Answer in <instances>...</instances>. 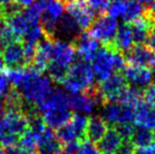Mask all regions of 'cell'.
<instances>
[{
	"mask_svg": "<svg viewBox=\"0 0 155 154\" xmlns=\"http://www.w3.org/2000/svg\"><path fill=\"white\" fill-rule=\"evenodd\" d=\"M1 58L3 64H5L11 69L20 68L21 66L25 64V47L20 41H13L2 49Z\"/></svg>",
	"mask_w": 155,
	"mask_h": 154,
	"instance_id": "cell-16",
	"label": "cell"
},
{
	"mask_svg": "<svg viewBox=\"0 0 155 154\" xmlns=\"http://www.w3.org/2000/svg\"><path fill=\"white\" fill-rule=\"evenodd\" d=\"M138 128L155 130V108L149 103L140 101L134 108V120Z\"/></svg>",
	"mask_w": 155,
	"mask_h": 154,
	"instance_id": "cell-19",
	"label": "cell"
},
{
	"mask_svg": "<svg viewBox=\"0 0 155 154\" xmlns=\"http://www.w3.org/2000/svg\"><path fill=\"white\" fill-rule=\"evenodd\" d=\"M89 118L82 114H73L67 125L59 128L56 134L58 142L65 147L77 145L87 139V127Z\"/></svg>",
	"mask_w": 155,
	"mask_h": 154,
	"instance_id": "cell-4",
	"label": "cell"
},
{
	"mask_svg": "<svg viewBox=\"0 0 155 154\" xmlns=\"http://www.w3.org/2000/svg\"><path fill=\"white\" fill-rule=\"evenodd\" d=\"M13 3H15V0H0V8H4Z\"/></svg>",
	"mask_w": 155,
	"mask_h": 154,
	"instance_id": "cell-41",
	"label": "cell"
},
{
	"mask_svg": "<svg viewBox=\"0 0 155 154\" xmlns=\"http://www.w3.org/2000/svg\"><path fill=\"white\" fill-rule=\"evenodd\" d=\"M59 154H72V153H70L69 151H63V152L61 151V152H60Z\"/></svg>",
	"mask_w": 155,
	"mask_h": 154,
	"instance_id": "cell-44",
	"label": "cell"
},
{
	"mask_svg": "<svg viewBox=\"0 0 155 154\" xmlns=\"http://www.w3.org/2000/svg\"><path fill=\"white\" fill-rule=\"evenodd\" d=\"M43 36L45 35L40 23H31V25H30L29 30H28L27 34H25L23 39H25V42L37 45L41 41Z\"/></svg>",
	"mask_w": 155,
	"mask_h": 154,
	"instance_id": "cell-27",
	"label": "cell"
},
{
	"mask_svg": "<svg viewBox=\"0 0 155 154\" xmlns=\"http://www.w3.org/2000/svg\"><path fill=\"white\" fill-rule=\"evenodd\" d=\"M57 31H59L60 33L65 36H74V37H76L81 30L79 29L77 23L74 21V19L70 15L65 14L63 15L59 25H58L56 32Z\"/></svg>",
	"mask_w": 155,
	"mask_h": 154,
	"instance_id": "cell-26",
	"label": "cell"
},
{
	"mask_svg": "<svg viewBox=\"0 0 155 154\" xmlns=\"http://www.w3.org/2000/svg\"><path fill=\"white\" fill-rule=\"evenodd\" d=\"M148 47L155 53V28L153 29V31H152L149 39H148Z\"/></svg>",
	"mask_w": 155,
	"mask_h": 154,
	"instance_id": "cell-38",
	"label": "cell"
},
{
	"mask_svg": "<svg viewBox=\"0 0 155 154\" xmlns=\"http://www.w3.org/2000/svg\"><path fill=\"white\" fill-rule=\"evenodd\" d=\"M70 108L78 114H91L97 107L99 103H104L99 89L95 87L89 90L88 92L78 93V94H72L69 97Z\"/></svg>",
	"mask_w": 155,
	"mask_h": 154,
	"instance_id": "cell-7",
	"label": "cell"
},
{
	"mask_svg": "<svg viewBox=\"0 0 155 154\" xmlns=\"http://www.w3.org/2000/svg\"><path fill=\"white\" fill-rule=\"evenodd\" d=\"M5 154H31V153L28 152L27 150H25L22 147L15 145V146L10 147V148L6 149Z\"/></svg>",
	"mask_w": 155,
	"mask_h": 154,
	"instance_id": "cell-37",
	"label": "cell"
},
{
	"mask_svg": "<svg viewBox=\"0 0 155 154\" xmlns=\"http://www.w3.org/2000/svg\"><path fill=\"white\" fill-rule=\"evenodd\" d=\"M2 68H3V60H2L1 56H0V71H1Z\"/></svg>",
	"mask_w": 155,
	"mask_h": 154,
	"instance_id": "cell-43",
	"label": "cell"
},
{
	"mask_svg": "<svg viewBox=\"0 0 155 154\" xmlns=\"http://www.w3.org/2000/svg\"><path fill=\"white\" fill-rule=\"evenodd\" d=\"M36 0H15L18 6H23V8H29L31 6Z\"/></svg>",
	"mask_w": 155,
	"mask_h": 154,
	"instance_id": "cell-39",
	"label": "cell"
},
{
	"mask_svg": "<svg viewBox=\"0 0 155 154\" xmlns=\"http://www.w3.org/2000/svg\"><path fill=\"white\" fill-rule=\"evenodd\" d=\"M126 68L124 56L109 45H104L95 54L92 62L94 76L100 82L114 73H120Z\"/></svg>",
	"mask_w": 155,
	"mask_h": 154,
	"instance_id": "cell-2",
	"label": "cell"
},
{
	"mask_svg": "<svg viewBox=\"0 0 155 154\" xmlns=\"http://www.w3.org/2000/svg\"><path fill=\"white\" fill-rule=\"evenodd\" d=\"M42 6L40 25L47 38H52L64 15L63 3L60 0H38Z\"/></svg>",
	"mask_w": 155,
	"mask_h": 154,
	"instance_id": "cell-5",
	"label": "cell"
},
{
	"mask_svg": "<svg viewBox=\"0 0 155 154\" xmlns=\"http://www.w3.org/2000/svg\"><path fill=\"white\" fill-rule=\"evenodd\" d=\"M3 18L13 31L15 37L17 39L25 38L31 23L25 18V14L19 11V8L3 13Z\"/></svg>",
	"mask_w": 155,
	"mask_h": 154,
	"instance_id": "cell-17",
	"label": "cell"
},
{
	"mask_svg": "<svg viewBox=\"0 0 155 154\" xmlns=\"http://www.w3.org/2000/svg\"><path fill=\"white\" fill-rule=\"evenodd\" d=\"M135 153H136V148L132 144V142L131 140H124L117 154H135Z\"/></svg>",
	"mask_w": 155,
	"mask_h": 154,
	"instance_id": "cell-36",
	"label": "cell"
},
{
	"mask_svg": "<svg viewBox=\"0 0 155 154\" xmlns=\"http://www.w3.org/2000/svg\"><path fill=\"white\" fill-rule=\"evenodd\" d=\"M108 131V123L102 117L93 116L89 118L88 127H87V139L89 142L96 144L99 143Z\"/></svg>",
	"mask_w": 155,
	"mask_h": 154,
	"instance_id": "cell-22",
	"label": "cell"
},
{
	"mask_svg": "<svg viewBox=\"0 0 155 154\" xmlns=\"http://www.w3.org/2000/svg\"><path fill=\"white\" fill-rule=\"evenodd\" d=\"M117 129V131L119 132L120 136L123 137L124 140H131L133 134L135 132V129L131 123H128V125H121V126H117L115 127Z\"/></svg>",
	"mask_w": 155,
	"mask_h": 154,
	"instance_id": "cell-34",
	"label": "cell"
},
{
	"mask_svg": "<svg viewBox=\"0 0 155 154\" xmlns=\"http://www.w3.org/2000/svg\"><path fill=\"white\" fill-rule=\"evenodd\" d=\"M131 142L136 149L145 148V147L154 144V134L150 130L139 128V129L135 130L134 134L131 138Z\"/></svg>",
	"mask_w": 155,
	"mask_h": 154,
	"instance_id": "cell-25",
	"label": "cell"
},
{
	"mask_svg": "<svg viewBox=\"0 0 155 154\" xmlns=\"http://www.w3.org/2000/svg\"><path fill=\"white\" fill-rule=\"evenodd\" d=\"M143 97L146 103L155 108V81L151 82L143 93Z\"/></svg>",
	"mask_w": 155,
	"mask_h": 154,
	"instance_id": "cell-33",
	"label": "cell"
},
{
	"mask_svg": "<svg viewBox=\"0 0 155 154\" xmlns=\"http://www.w3.org/2000/svg\"><path fill=\"white\" fill-rule=\"evenodd\" d=\"M141 98H143V93L138 89L135 87H126L115 98L114 103H118L134 109L141 101Z\"/></svg>",
	"mask_w": 155,
	"mask_h": 154,
	"instance_id": "cell-23",
	"label": "cell"
},
{
	"mask_svg": "<svg viewBox=\"0 0 155 154\" xmlns=\"http://www.w3.org/2000/svg\"><path fill=\"white\" fill-rule=\"evenodd\" d=\"M147 11H148V14H149V16L151 17V19L155 22V1L153 2V4H152V5L150 6Z\"/></svg>",
	"mask_w": 155,
	"mask_h": 154,
	"instance_id": "cell-40",
	"label": "cell"
},
{
	"mask_svg": "<svg viewBox=\"0 0 155 154\" xmlns=\"http://www.w3.org/2000/svg\"><path fill=\"white\" fill-rule=\"evenodd\" d=\"M126 8H127V0H113V2L110 4V6L108 8L109 16H111L114 19L118 18V17L123 18Z\"/></svg>",
	"mask_w": 155,
	"mask_h": 154,
	"instance_id": "cell-31",
	"label": "cell"
},
{
	"mask_svg": "<svg viewBox=\"0 0 155 154\" xmlns=\"http://www.w3.org/2000/svg\"><path fill=\"white\" fill-rule=\"evenodd\" d=\"M15 40H18V39L15 37L14 33L6 23L5 19L3 17L0 18V49L2 50L5 45Z\"/></svg>",
	"mask_w": 155,
	"mask_h": 154,
	"instance_id": "cell-28",
	"label": "cell"
},
{
	"mask_svg": "<svg viewBox=\"0 0 155 154\" xmlns=\"http://www.w3.org/2000/svg\"><path fill=\"white\" fill-rule=\"evenodd\" d=\"M134 45L135 44L134 40H133V35L130 25L124 23L120 28H118L114 40L109 47H111L112 49H114L115 51L119 52V53H127Z\"/></svg>",
	"mask_w": 155,
	"mask_h": 154,
	"instance_id": "cell-21",
	"label": "cell"
},
{
	"mask_svg": "<svg viewBox=\"0 0 155 154\" xmlns=\"http://www.w3.org/2000/svg\"><path fill=\"white\" fill-rule=\"evenodd\" d=\"M124 139L115 127L108 129L102 139L98 143V149L101 154H117Z\"/></svg>",
	"mask_w": 155,
	"mask_h": 154,
	"instance_id": "cell-20",
	"label": "cell"
},
{
	"mask_svg": "<svg viewBox=\"0 0 155 154\" xmlns=\"http://www.w3.org/2000/svg\"><path fill=\"white\" fill-rule=\"evenodd\" d=\"M73 45L81 60L89 62L93 60L95 54L99 50V42L89 32H81L74 38Z\"/></svg>",
	"mask_w": 155,
	"mask_h": 154,
	"instance_id": "cell-13",
	"label": "cell"
},
{
	"mask_svg": "<svg viewBox=\"0 0 155 154\" xmlns=\"http://www.w3.org/2000/svg\"><path fill=\"white\" fill-rule=\"evenodd\" d=\"M127 87V81L121 73H114L100 82L99 92L106 101H114L118 94Z\"/></svg>",
	"mask_w": 155,
	"mask_h": 154,
	"instance_id": "cell-14",
	"label": "cell"
},
{
	"mask_svg": "<svg viewBox=\"0 0 155 154\" xmlns=\"http://www.w3.org/2000/svg\"><path fill=\"white\" fill-rule=\"evenodd\" d=\"M10 84L18 89L22 99L38 106L53 91L52 80L34 68H14L6 72Z\"/></svg>",
	"mask_w": 155,
	"mask_h": 154,
	"instance_id": "cell-1",
	"label": "cell"
},
{
	"mask_svg": "<svg viewBox=\"0 0 155 154\" xmlns=\"http://www.w3.org/2000/svg\"><path fill=\"white\" fill-rule=\"evenodd\" d=\"M6 133L20 137L30 126L29 115L21 110H4L0 115Z\"/></svg>",
	"mask_w": 155,
	"mask_h": 154,
	"instance_id": "cell-9",
	"label": "cell"
},
{
	"mask_svg": "<svg viewBox=\"0 0 155 154\" xmlns=\"http://www.w3.org/2000/svg\"><path fill=\"white\" fill-rule=\"evenodd\" d=\"M118 30L116 19L107 15H100L92 22L89 33L98 42H102L104 45H110L113 42Z\"/></svg>",
	"mask_w": 155,
	"mask_h": 154,
	"instance_id": "cell-6",
	"label": "cell"
},
{
	"mask_svg": "<svg viewBox=\"0 0 155 154\" xmlns=\"http://www.w3.org/2000/svg\"><path fill=\"white\" fill-rule=\"evenodd\" d=\"M124 56L126 62L130 64V66L149 68L155 62V53L147 44H135Z\"/></svg>",
	"mask_w": 155,
	"mask_h": 154,
	"instance_id": "cell-12",
	"label": "cell"
},
{
	"mask_svg": "<svg viewBox=\"0 0 155 154\" xmlns=\"http://www.w3.org/2000/svg\"><path fill=\"white\" fill-rule=\"evenodd\" d=\"M124 77L127 82L135 88H147L152 80V73L148 68L128 66L124 69Z\"/></svg>",
	"mask_w": 155,
	"mask_h": 154,
	"instance_id": "cell-18",
	"label": "cell"
},
{
	"mask_svg": "<svg viewBox=\"0 0 155 154\" xmlns=\"http://www.w3.org/2000/svg\"><path fill=\"white\" fill-rule=\"evenodd\" d=\"M130 28L132 31L134 44H145L146 42H148V39L155 28V22L149 16L148 11H146L143 16L131 23Z\"/></svg>",
	"mask_w": 155,
	"mask_h": 154,
	"instance_id": "cell-15",
	"label": "cell"
},
{
	"mask_svg": "<svg viewBox=\"0 0 155 154\" xmlns=\"http://www.w3.org/2000/svg\"><path fill=\"white\" fill-rule=\"evenodd\" d=\"M61 84L65 90L71 94L88 92L94 88V73L92 67L84 60L73 62Z\"/></svg>",
	"mask_w": 155,
	"mask_h": 154,
	"instance_id": "cell-3",
	"label": "cell"
},
{
	"mask_svg": "<svg viewBox=\"0 0 155 154\" xmlns=\"http://www.w3.org/2000/svg\"><path fill=\"white\" fill-rule=\"evenodd\" d=\"M67 12L81 31L90 29L94 21V13L87 5L84 0H74L73 2L67 4Z\"/></svg>",
	"mask_w": 155,
	"mask_h": 154,
	"instance_id": "cell-11",
	"label": "cell"
},
{
	"mask_svg": "<svg viewBox=\"0 0 155 154\" xmlns=\"http://www.w3.org/2000/svg\"><path fill=\"white\" fill-rule=\"evenodd\" d=\"M75 154H101L99 149L93 144L89 142L88 139L79 143L77 149L75 151Z\"/></svg>",
	"mask_w": 155,
	"mask_h": 154,
	"instance_id": "cell-32",
	"label": "cell"
},
{
	"mask_svg": "<svg viewBox=\"0 0 155 154\" xmlns=\"http://www.w3.org/2000/svg\"><path fill=\"white\" fill-rule=\"evenodd\" d=\"M19 146L22 147L28 152L32 153L37 148V139L35 137L34 133L30 129H28L23 134H21L19 137Z\"/></svg>",
	"mask_w": 155,
	"mask_h": 154,
	"instance_id": "cell-29",
	"label": "cell"
},
{
	"mask_svg": "<svg viewBox=\"0 0 155 154\" xmlns=\"http://www.w3.org/2000/svg\"><path fill=\"white\" fill-rule=\"evenodd\" d=\"M146 11H147V8L141 3H139L138 1H135V0H127V8L123 16L124 23H127V25L132 23L133 21H135L136 19H138L139 17L143 16L146 13Z\"/></svg>",
	"mask_w": 155,
	"mask_h": 154,
	"instance_id": "cell-24",
	"label": "cell"
},
{
	"mask_svg": "<svg viewBox=\"0 0 155 154\" xmlns=\"http://www.w3.org/2000/svg\"><path fill=\"white\" fill-rule=\"evenodd\" d=\"M75 48L73 43H69L64 40H54L51 44V62L69 69L74 62L75 58Z\"/></svg>",
	"mask_w": 155,
	"mask_h": 154,
	"instance_id": "cell-10",
	"label": "cell"
},
{
	"mask_svg": "<svg viewBox=\"0 0 155 154\" xmlns=\"http://www.w3.org/2000/svg\"><path fill=\"white\" fill-rule=\"evenodd\" d=\"M154 154H155V153H154Z\"/></svg>",
	"mask_w": 155,
	"mask_h": 154,
	"instance_id": "cell-49",
	"label": "cell"
},
{
	"mask_svg": "<svg viewBox=\"0 0 155 154\" xmlns=\"http://www.w3.org/2000/svg\"><path fill=\"white\" fill-rule=\"evenodd\" d=\"M102 118L108 125L115 127L128 125L134 120V109L114 101H106L102 108Z\"/></svg>",
	"mask_w": 155,
	"mask_h": 154,
	"instance_id": "cell-8",
	"label": "cell"
},
{
	"mask_svg": "<svg viewBox=\"0 0 155 154\" xmlns=\"http://www.w3.org/2000/svg\"><path fill=\"white\" fill-rule=\"evenodd\" d=\"M152 68H153V74L155 75V62H154V64L152 66Z\"/></svg>",
	"mask_w": 155,
	"mask_h": 154,
	"instance_id": "cell-45",
	"label": "cell"
},
{
	"mask_svg": "<svg viewBox=\"0 0 155 154\" xmlns=\"http://www.w3.org/2000/svg\"><path fill=\"white\" fill-rule=\"evenodd\" d=\"M60 1L62 2V3H65V4H69L71 3V2H73L74 0H60Z\"/></svg>",
	"mask_w": 155,
	"mask_h": 154,
	"instance_id": "cell-42",
	"label": "cell"
},
{
	"mask_svg": "<svg viewBox=\"0 0 155 154\" xmlns=\"http://www.w3.org/2000/svg\"><path fill=\"white\" fill-rule=\"evenodd\" d=\"M154 139H155V134H154Z\"/></svg>",
	"mask_w": 155,
	"mask_h": 154,
	"instance_id": "cell-47",
	"label": "cell"
},
{
	"mask_svg": "<svg viewBox=\"0 0 155 154\" xmlns=\"http://www.w3.org/2000/svg\"><path fill=\"white\" fill-rule=\"evenodd\" d=\"M8 84H10V81L6 77V74L0 71V100L4 98L8 92L10 91L8 90Z\"/></svg>",
	"mask_w": 155,
	"mask_h": 154,
	"instance_id": "cell-35",
	"label": "cell"
},
{
	"mask_svg": "<svg viewBox=\"0 0 155 154\" xmlns=\"http://www.w3.org/2000/svg\"><path fill=\"white\" fill-rule=\"evenodd\" d=\"M84 1L90 10L98 16L104 15L111 4V0H84Z\"/></svg>",
	"mask_w": 155,
	"mask_h": 154,
	"instance_id": "cell-30",
	"label": "cell"
},
{
	"mask_svg": "<svg viewBox=\"0 0 155 154\" xmlns=\"http://www.w3.org/2000/svg\"><path fill=\"white\" fill-rule=\"evenodd\" d=\"M0 154H5V152H3V150L1 148H0Z\"/></svg>",
	"mask_w": 155,
	"mask_h": 154,
	"instance_id": "cell-46",
	"label": "cell"
},
{
	"mask_svg": "<svg viewBox=\"0 0 155 154\" xmlns=\"http://www.w3.org/2000/svg\"><path fill=\"white\" fill-rule=\"evenodd\" d=\"M135 154H137V153H135Z\"/></svg>",
	"mask_w": 155,
	"mask_h": 154,
	"instance_id": "cell-48",
	"label": "cell"
}]
</instances>
